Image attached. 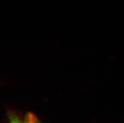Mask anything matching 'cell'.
<instances>
[{
  "label": "cell",
  "mask_w": 124,
  "mask_h": 123,
  "mask_svg": "<svg viewBox=\"0 0 124 123\" xmlns=\"http://www.w3.org/2000/svg\"><path fill=\"white\" fill-rule=\"evenodd\" d=\"M10 123H39V122L33 116L28 115L24 120H20L17 117H12L11 118Z\"/></svg>",
  "instance_id": "6da1fadb"
}]
</instances>
